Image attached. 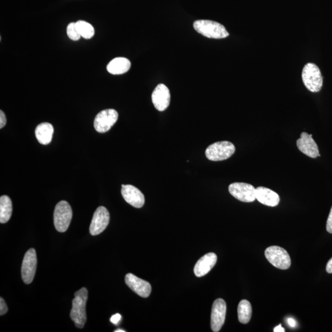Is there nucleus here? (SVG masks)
<instances>
[{
	"mask_svg": "<svg viewBox=\"0 0 332 332\" xmlns=\"http://www.w3.org/2000/svg\"><path fill=\"white\" fill-rule=\"evenodd\" d=\"M109 213L105 207L100 206L95 211L90 225L91 235L97 236L102 233L107 227L109 222Z\"/></svg>",
	"mask_w": 332,
	"mask_h": 332,
	"instance_id": "9d476101",
	"label": "nucleus"
},
{
	"mask_svg": "<svg viewBox=\"0 0 332 332\" xmlns=\"http://www.w3.org/2000/svg\"><path fill=\"white\" fill-rule=\"evenodd\" d=\"M226 302L222 298H218L213 302L211 313V328L213 331L218 332L224 325L226 317Z\"/></svg>",
	"mask_w": 332,
	"mask_h": 332,
	"instance_id": "9b49d317",
	"label": "nucleus"
},
{
	"mask_svg": "<svg viewBox=\"0 0 332 332\" xmlns=\"http://www.w3.org/2000/svg\"><path fill=\"white\" fill-rule=\"evenodd\" d=\"M196 31L203 36L213 39H222L229 36V33L221 23L209 20H198L193 23Z\"/></svg>",
	"mask_w": 332,
	"mask_h": 332,
	"instance_id": "f03ea898",
	"label": "nucleus"
},
{
	"mask_svg": "<svg viewBox=\"0 0 332 332\" xmlns=\"http://www.w3.org/2000/svg\"><path fill=\"white\" fill-rule=\"evenodd\" d=\"M114 331L115 332H125L126 331L121 330V329H117V330H116Z\"/></svg>",
	"mask_w": 332,
	"mask_h": 332,
	"instance_id": "7c9ffc66",
	"label": "nucleus"
},
{
	"mask_svg": "<svg viewBox=\"0 0 332 332\" xmlns=\"http://www.w3.org/2000/svg\"><path fill=\"white\" fill-rule=\"evenodd\" d=\"M303 84L311 93H318L323 85L321 70L316 64L308 63L305 65L301 74Z\"/></svg>",
	"mask_w": 332,
	"mask_h": 332,
	"instance_id": "7ed1b4c3",
	"label": "nucleus"
},
{
	"mask_svg": "<svg viewBox=\"0 0 332 332\" xmlns=\"http://www.w3.org/2000/svg\"><path fill=\"white\" fill-rule=\"evenodd\" d=\"M7 120L5 113L2 110L0 111V128L2 129L7 124Z\"/></svg>",
	"mask_w": 332,
	"mask_h": 332,
	"instance_id": "a878e982",
	"label": "nucleus"
},
{
	"mask_svg": "<svg viewBox=\"0 0 332 332\" xmlns=\"http://www.w3.org/2000/svg\"><path fill=\"white\" fill-rule=\"evenodd\" d=\"M235 150V145L230 142H217L207 148L206 156L210 161H224L230 158Z\"/></svg>",
	"mask_w": 332,
	"mask_h": 332,
	"instance_id": "20e7f679",
	"label": "nucleus"
},
{
	"mask_svg": "<svg viewBox=\"0 0 332 332\" xmlns=\"http://www.w3.org/2000/svg\"><path fill=\"white\" fill-rule=\"evenodd\" d=\"M256 200L263 205L277 206L280 202V197L276 192L268 188L259 186L256 188Z\"/></svg>",
	"mask_w": 332,
	"mask_h": 332,
	"instance_id": "f3484780",
	"label": "nucleus"
},
{
	"mask_svg": "<svg viewBox=\"0 0 332 332\" xmlns=\"http://www.w3.org/2000/svg\"><path fill=\"white\" fill-rule=\"evenodd\" d=\"M274 332H284L286 331L285 329L282 327L281 324L277 326L276 327H275L274 329Z\"/></svg>",
	"mask_w": 332,
	"mask_h": 332,
	"instance_id": "c756f323",
	"label": "nucleus"
},
{
	"mask_svg": "<svg viewBox=\"0 0 332 332\" xmlns=\"http://www.w3.org/2000/svg\"><path fill=\"white\" fill-rule=\"evenodd\" d=\"M54 128L51 124L43 123L37 127L35 135L38 142L42 145H47L51 142Z\"/></svg>",
	"mask_w": 332,
	"mask_h": 332,
	"instance_id": "6ab92c4d",
	"label": "nucleus"
},
{
	"mask_svg": "<svg viewBox=\"0 0 332 332\" xmlns=\"http://www.w3.org/2000/svg\"><path fill=\"white\" fill-rule=\"evenodd\" d=\"M312 134H308L307 132H302L300 138L296 141V146L298 150L305 155L311 158H316L321 156L318 145L312 137Z\"/></svg>",
	"mask_w": 332,
	"mask_h": 332,
	"instance_id": "f8f14e48",
	"label": "nucleus"
},
{
	"mask_svg": "<svg viewBox=\"0 0 332 332\" xmlns=\"http://www.w3.org/2000/svg\"><path fill=\"white\" fill-rule=\"evenodd\" d=\"M326 271L329 274H332V258L328 261L327 266H326Z\"/></svg>",
	"mask_w": 332,
	"mask_h": 332,
	"instance_id": "cd10ccee",
	"label": "nucleus"
},
{
	"mask_svg": "<svg viewBox=\"0 0 332 332\" xmlns=\"http://www.w3.org/2000/svg\"><path fill=\"white\" fill-rule=\"evenodd\" d=\"M125 283L130 289L141 297L147 298L152 292V286L146 281L129 273L126 275Z\"/></svg>",
	"mask_w": 332,
	"mask_h": 332,
	"instance_id": "ddd939ff",
	"label": "nucleus"
},
{
	"mask_svg": "<svg viewBox=\"0 0 332 332\" xmlns=\"http://www.w3.org/2000/svg\"><path fill=\"white\" fill-rule=\"evenodd\" d=\"M287 322H288V324L290 326V327L293 328L296 327V322L294 319L292 318H289L288 320H287Z\"/></svg>",
	"mask_w": 332,
	"mask_h": 332,
	"instance_id": "c85d7f7f",
	"label": "nucleus"
},
{
	"mask_svg": "<svg viewBox=\"0 0 332 332\" xmlns=\"http://www.w3.org/2000/svg\"><path fill=\"white\" fill-rule=\"evenodd\" d=\"M217 261V256L214 253H208L201 257L195 266V275L200 278L209 273L210 271L214 267Z\"/></svg>",
	"mask_w": 332,
	"mask_h": 332,
	"instance_id": "dca6fc26",
	"label": "nucleus"
},
{
	"mask_svg": "<svg viewBox=\"0 0 332 332\" xmlns=\"http://www.w3.org/2000/svg\"><path fill=\"white\" fill-rule=\"evenodd\" d=\"M67 33L68 37H69L70 40L73 41H78L81 37L75 22L69 23L67 26Z\"/></svg>",
	"mask_w": 332,
	"mask_h": 332,
	"instance_id": "5701e85b",
	"label": "nucleus"
},
{
	"mask_svg": "<svg viewBox=\"0 0 332 332\" xmlns=\"http://www.w3.org/2000/svg\"><path fill=\"white\" fill-rule=\"evenodd\" d=\"M124 200L135 208H141L145 204V197L141 191L131 185H122L121 188Z\"/></svg>",
	"mask_w": 332,
	"mask_h": 332,
	"instance_id": "2eb2a0df",
	"label": "nucleus"
},
{
	"mask_svg": "<svg viewBox=\"0 0 332 332\" xmlns=\"http://www.w3.org/2000/svg\"><path fill=\"white\" fill-rule=\"evenodd\" d=\"M37 257L34 248H30L23 257L21 274L23 283L30 284L34 280L37 270Z\"/></svg>",
	"mask_w": 332,
	"mask_h": 332,
	"instance_id": "6e6552de",
	"label": "nucleus"
},
{
	"mask_svg": "<svg viewBox=\"0 0 332 332\" xmlns=\"http://www.w3.org/2000/svg\"><path fill=\"white\" fill-rule=\"evenodd\" d=\"M265 255L268 262L275 268L285 270L291 265L289 254L283 247L270 246L266 249Z\"/></svg>",
	"mask_w": 332,
	"mask_h": 332,
	"instance_id": "423d86ee",
	"label": "nucleus"
},
{
	"mask_svg": "<svg viewBox=\"0 0 332 332\" xmlns=\"http://www.w3.org/2000/svg\"><path fill=\"white\" fill-rule=\"evenodd\" d=\"M118 114L114 109H107L100 112L95 118L94 128L99 133L108 131L117 123Z\"/></svg>",
	"mask_w": 332,
	"mask_h": 332,
	"instance_id": "1a4fd4ad",
	"label": "nucleus"
},
{
	"mask_svg": "<svg viewBox=\"0 0 332 332\" xmlns=\"http://www.w3.org/2000/svg\"><path fill=\"white\" fill-rule=\"evenodd\" d=\"M326 229H327V231L329 233L332 234V207L330 213H329L327 221V225H326Z\"/></svg>",
	"mask_w": 332,
	"mask_h": 332,
	"instance_id": "393cba45",
	"label": "nucleus"
},
{
	"mask_svg": "<svg viewBox=\"0 0 332 332\" xmlns=\"http://www.w3.org/2000/svg\"><path fill=\"white\" fill-rule=\"evenodd\" d=\"M88 292L87 288L82 287L75 293V298L72 301V308L70 312V318L75 323L77 328H82L87 321V303Z\"/></svg>",
	"mask_w": 332,
	"mask_h": 332,
	"instance_id": "f257e3e1",
	"label": "nucleus"
},
{
	"mask_svg": "<svg viewBox=\"0 0 332 332\" xmlns=\"http://www.w3.org/2000/svg\"><path fill=\"white\" fill-rule=\"evenodd\" d=\"M238 314L239 321L243 324H247L250 321L253 314V308L250 302L246 300L240 301L238 307Z\"/></svg>",
	"mask_w": 332,
	"mask_h": 332,
	"instance_id": "412c9836",
	"label": "nucleus"
},
{
	"mask_svg": "<svg viewBox=\"0 0 332 332\" xmlns=\"http://www.w3.org/2000/svg\"><path fill=\"white\" fill-rule=\"evenodd\" d=\"M230 193L237 200L244 203H253L256 200V189L248 183L236 182L228 187Z\"/></svg>",
	"mask_w": 332,
	"mask_h": 332,
	"instance_id": "0eeeda50",
	"label": "nucleus"
},
{
	"mask_svg": "<svg viewBox=\"0 0 332 332\" xmlns=\"http://www.w3.org/2000/svg\"><path fill=\"white\" fill-rule=\"evenodd\" d=\"M152 99L156 109L160 112L164 111L170 104V90L164 85H158L153 92Z\"/></svg>",
	"mask_w": 332,
	"mask_h": 332,
	"instance_id": "4468645a",
	"label": "nucleus"
},
{
	"mask_svg": "<svg viewBox=\"0 0 332 332\" xmlns=\"http://www.w3.org/2000/svg\"><path fill=\"white\" fill-rule=\"evenodd\" d=\"M131 67L129 59L124 58H117L113 59L108 64L106 69L112 75H122L128 72Z\"/></svg>",
	"mask_w": 332,
	"mask_h": 332,
	"instance_id": "a211bd4d",
	"label": "nucleus"
},
{
	"mask_svg": "<svg viewBox=\"0 0 332 332\" xmlns=\"http://www.w3.org/2000/svg\"><path fill=\"white\" fill-rule=\"evenodd\" d=\"M8 308L4 299L2 297L0 298V315H5L8 312Z\"/></svg>",
	"mask_w": 332,
	"mask_h": 332,
	"instance_id": "b1692460",
	"label": "nucleus"
},
{
	"mask_svg": "<svg viewBox=\"0 0 332 332\" xmlns=\"http://www.w3.org/2000/svg\"><path fill=\"white\" fill-rule=\"evenodd\" d=\"M72 209L70 204L65 201H61L55 207L54 224L59 232H65L69 228L72 219Z\"/></svg>",
	"mask_w": 332,
	"mask_h": 332,
	"instance_id": "39448f33",
	"label": "nucleus"
},
{
	"mask_svg": "<svg viewBox=\"0 0 332 332\" xmlns=\"http://www.w3.org/2000/svg\"><path fill=\"white\" fill-rule=\"evenodd\" d=\"M13 212V204L10 197L2 196L0 198V223L6 224L10 220Z\"/></svg>",
	"mask_w": 332,
	"mask_h": 332,
	"instance_id": "aec40b11",
	"label": "nucleus"
},
{
	"mask_svg": "<svg viewBox=\"0 0 332 332\" xmlns=\"http://www.w3.org/2000/svg\"><path fill=\"white\" fill-rule=\"evenodd\" d=\"M77 29L80 35L85 39H91L94 35V29L90 23L83 20H79L76 22Z\"/></svg>",
	"mask_w": 332,
	"mask_h": 332,
	"instance_id": "4be33fe9",
	"label": "nucleus"
},
{
	"mask_svg": "<svg viewBox=\"0 0 332 332\" xmlns=\"http://www.w3.org/2000/svg\"><path fill=\"white\" fill-rule=\"evenodd\" d=\"M121 319V316L120 314H114V316H112L110 318V322L115 325H117L119 324Z\"/></svg>",
	"mask_w": 332,
	"mask_h": 332,
	"instance_id": "bb28decb",
	"label": "nucleus"
}]
</instances>
